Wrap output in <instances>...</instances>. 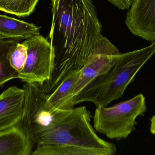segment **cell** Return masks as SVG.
<instances>
[{
	"label": "cell",
	"instance_id": "1",
	"mask_svg": "<svg viewBox=\"0 0 155 155\" xmlns=\"http://www.w3.org/2000/svg\"><path fill=\"white\" fill-rule=\"evenodd\" d=\"M48 41L55 55V68L47 88L56 87L70 72L79 71L102 36V25L91 0H51Z\"/></svg>",
	"mask_w": 155,
	"mask_h": 155
},
{
	"label": "cell",
	"instance_id": "2",
	"mask_svg": "<svg viewBox=\"0 0 155 155\" xmlns=\"http://www.w3.org/2000/svg\"><path fill=\"white\" fill-rule=\"evenodd\" d=\"M155 52V42L140 49L120 54L105 74L90 81L73 98L74 105L91 102L97 107H107L121 97L140 70Z\"/></svg>",
	"mask_w": 155,
	"mask_h": 155
},
{
	"label": "cell",
	"instance_id": "3",
	"mask_svg": "<svg viewBox=\"0 0 155 155\" xmlns=\"http://www.w3.org/2000/svg\"><path fill=\"white\" fill-rule=\"evenodd\" d=\"M91 118L85 106L74 108L63 120L38 133L33 142L81 147L95 150L99 155L116 154V145L98 136L91 124Z\"/></svg>",
	"mask_w": 155,
	"mask_h": 155
},
{
	"label": "cell",
	"instance_id": "4",
	"mask_svg": "<svg viewBox=\"0 0 155 155\" xmlns=\"http://www.w3.org/2000/svg\"><path fill=\"white\" fill-rule=\"evenodd\" d=\"M146 110V98L142 94L109 107H97L94 129L111 139L127 138L135 129L137 118L144 116Z\"/></svg>",
	"mask_w": 155,
	"mask_h": 155
},
{
	"label": "cell",
	"instance_id": "5",
	"mask_svg": "<svg viewBox=\"0 0 155 155\" xmlns=\"http://www.w3.org/2000/svg\"><path fill=\"white\" fill-rule=\"evenodd\" d=\"M23 89L25 101L20 123L33 142L38 133L63 120L71 110H62L53 108L48 102L43 85L38 83H26Z\"/></svg>",
	"mask_w": 155,
	"mask_h": 155
},
{
	"label": "cell",
	"instance_id": "6",
	"mask_svg": "<svg viewBox=\"0 0 155 155\" xmlns=\"http://www.w3.org/2000/svg\"><path fill=\"white\" fill-rule=\"evenodd\" d=\"M28 46L25 67L18 78L25 83L43 85L50 79L55 68V55L48 39L37 34L23 41Z\"/></svg>",
	"mask_w": 155,
	"mask_h": 155
},
{
	"label": "cell",
	"instance_id": "7",
	"mask_svg": "<svg viewBox=\"0 0 155 155\" xmlns=\"http://www.w3.org/2000/svg\"><path fill=\"white\" fill-rule=\"evenodd\" d=\"M120 54L118 49L102 35L80 70L71 93L72 98L93 79L105 74L114 65Z\"/></svg>",
	"mask_w": 155,
	"mask_h": 155
},
{
	"label": "cell",
	"instance_id": "8",
	"mask_svg": "<svg viewBox=\"0 0 155 155\" xmlns=\"http://www.w3.org/2000/svg\"><path fill=\"white\" fill-rule=\"evenodd\" d=\"M126 24L130 31L143 39L155 42V0H132Z\"/></svg>",
	"mask_w": 155,
	"mask_h": 155
},
{
	"label": "cell",
	"instance_id": "9",
	"mask_svg": "<svg viewBox=\"0 0 155 155\" xmlns=\"http://www.w3.org/2000/svg\"><path fill=\"white\" fill-rule=\"evenodd\" d=\"M24 89L12 86L0 94V131L21 121L25 101Z\"/></svg>",
	"mask_w": 155,
	"mask_h": 155
},
{
	"label": "cell",
	"instance_id": "10",
	"mask_svg": "<svg viewBox=\"0 0 155 155\" xmlns=\"http://www.w3.org/2000/svg\"><path fill=\"white\" fill-rule=\"evenodd\" d=\"M33 143L20 123L0 131V155H30Z\"/></svg>",
	"mask_w": 155,
	"mask_h": 155
},
{
	"label": "cell",
	"instance_id": "11",
	"mask_svg": "<svg viewBox=\"0 0 155 155\" xmlns=\"http://www.w3.org/2000/svg\"><path fill=\"white\" fill-rule=\"evenodd\" d=\"M79 73L80 71L70 72L56 87L45 92L48 102L53 108L62 110L74 108L75 105L71 93Z\"/></svg>",
	"mask_w": 155,
	"mask_h": 155
},
{
	"label": "cell",
	"instance_id": "12",
	"mask_svg": "<svg viewBox=\"0 0 155 155\" xmlns=\"http://www.w3.org/2000/svg\"><path fill=\"white\" fill-rule=\"evenodd\" d=\"M40 28L35 24L0 15V36L14 39H27L40 34Z\"/></svg>",
	"mask_w": 155,
	"mask_h": 155
},
{
	"label": "cell",
	"instance_id": "13",
	"mask_svg": "<svg viewBox=\"0 0 155 155\" xmlns=\"http://www.w3.org/2000/svg\"><path fill=\"white\" fill-rule=\"evenodd\" d=\"M20 41L0 36V87L10 80L18 78V72L11 66L8 54L12 47Z\"/></svg>",
	"mask_w": 155,
	"mask_h": 155
},
{
	"label": "cell",
	"instance_id": "14",
	"mask_svg": "<svg viewBox=\"0 0 155 155\" xmlns=\"http://www.w3.org/2000/svg\"><path fill=\"white\" fill-rule=\"evenodd\" d=\"M32 155H99L95 150L69 145L38 144Z\"/></svg>",
	"mask_w": 155,
	"mask_h": 155
},
{
	"label": "cell",
	"instance_id": "15",
	"mask_svg": "<svg viewBox=\"0 0 155 155\" xmlns=\"http://www.w3.org/2000/svg\"><path fill=\"white\" fill-rule=\"evenodd\" d=\"M39 0H0V11L18 17H26L35 10Z\"/></svg>",
	"mask_w": 155,
	"mask_h": 155
},
{
	"label": "cell",
	"instance_id": "16",
	"mask_svg": "<svg viewBox=\"0 0 155 155\" xmlns=\"http://www.w3.org/2000/svg\"><path fill=\"white\" fill-rule=\"evenodd\" d=\"M28 56V46L25 42H20L12 47L8 54L11 67L19 74L24 69Z\"/></svg>",
	"mask_w": 155,
	"mask_h": 155
},
{
	"label": "cell",
	"instance_id": "17",
	"mask_svg": "<svg viewBox=\"0 0 155 155\" xmlns=\"http://www.w3.org/2000/svg\"><path fill=\"white\" fill-rule=\"evenodd\" d=\"M109 2L120 10L128 9L131 5L132 0H107Z\"/></svg>",
	"mask_w": 155,
	"mask_h": 155
},
{
	"label": "cell",
	"instance_id": "18",
	"mask_svg": "<svg viewBox=\"0 0 155 155\" xmlns=\"http://www.w3.org/2000/svg\"><path fill=\"white\" fill-rule=\"evenodd\" d=\"M150 120V132L153 135L155 134V116H152Z\"/></svg>",
	"mask_w": 155,
	"mask_h": 155
}]
</instances>
